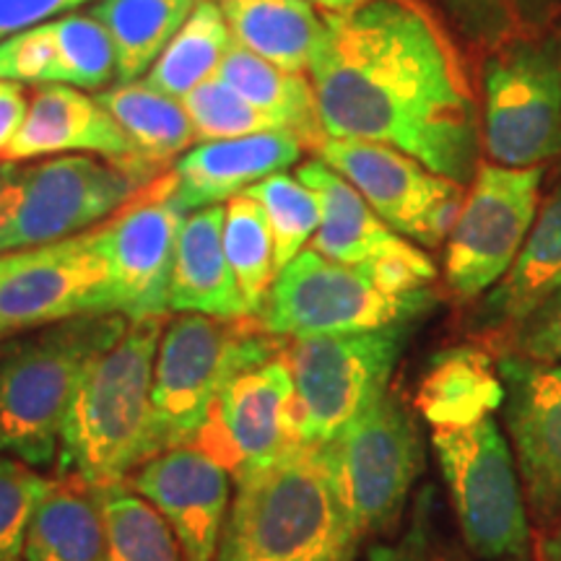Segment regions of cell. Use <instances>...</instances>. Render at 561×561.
<instances>
[{"instance_id": "24", "label": "cell", "mask_w": 561, "mask_h": 561, "mask_svg": "<svg viewBox=\"0 0 561 561\" xmlns=\"http://www.w3.org/2000/svg\"><path fill=\"white\" fill-rule=\"evenodd\" d=\"M24 561H107L102 491L73 473L50 481L26 530Z\"/></svg>"}, {"instance_id": "36", "label": "cell", "mask_w": 561, "mask_h": 561, "mask_svg": "<svg viewBox=\"0 0 561 561\" xmlns=\"http://www.w3.org/2000/svg\"><path fill=\"white\" fill-rule=\"evenodd\" d=\"M47 486L30 462L0 455V561L24 559L26 530Z\"/></svg>"}, {"instance_id": "7", "label": "cell", "mask_w": 561, "mask_h": 561, "mask_svg": "<svg viewBox=\"0 0 561 561\" xmlns=\"http://www.w3.org/2000/svg\"><path fill=\"white\" fill-rule=\"evenodd\" d=\"M413 322L377 331L294 339L286 351L297 392L301 445H331L388 392Z\"/></svg>"}, {"instance_id": "4", "label": "cell", "mask_w": 561, "mask_h": 561, "mask_svg": "<svg viewBox=\"0 0 561 561\" xmlns=\"http://www.w3.org/2000/svg\"><path fill=\"white\" fill-rule=\"evenodd\" d=\"M128 325L121 312L79 314L0 351V455L32 468L58 458L62 421L83 371Z\"/></svg>"}, {"instance_id": "45", "label": "cell", "mask_w": 561, "mask_h": 561, "mask_svg": "<svg viewBox=\"0 0 561 561\" xmlns=\"http://www.w3.org/2000/svg\"><path fill=\"white\" fill-rule=\"evenodd\" d=\"M13 261H16V252H5V255H0V278L11 271Z\"/></svg>"}, {"instance_id": "3", "label": "cell", "mask_w": 561, "mask_h": 561, "mask_svg": "<svg viewBox=\"0 0 561 561\" xmlns=\"http://www.w3.org/2000/svg\"><path fill=\"white\" fill-rule=\"evenodd\" d=\"M359 541L325 447L294 445L237 479L214 561H354Z\"/></svg>"}, {"instance_id": "23", "label": "cell", "mask_w": 561, "mask_h": 561, "mask_svg": "<svg viewBox=\"0 0 561 561\" xmlns=\"http://www.w3.org/2000/svg\"><path fill=\"white\" fill-rule=\"evenodd\" d=\"M507 388L486 351L455 346L437 354L421 377L416 409L432 430H462L494 416Z\"/></svg>"}, {"instance_id": "5", "label": "cell", "mask_w": 561, "mask_h": 561, "mask_svg": "<svg viewBox=\"0 0 561 561\" xmlns=\"http://www.w3.org/2000/svg\"><path fill=\"white\" fill-rule=\"evenodd\" d=\"M284 354V339L263 320L180 314L164 328L153 367V413L161 447L193 445L221 390L244 371Z\"/></svg>"}, {"instance_id": "31", "label": "cell", "mask_w": 561, "mask_h": 561, "mask_svg": "<svg viewBox=\"0 0 561 561\" xmlns=\"http://www.w3.org/2000/svg\"><path fill=\"white\" fill-rule=\"evenodd\" d=\"M224 252L234 273L244 307L261 318L273 280H276V244L265 210L248 193L227 201L224 219Z\"/></svg>"}, {"instance_id": "25", "label": "cell", "mask_w": 561, "mask_h": 561, "mask_svg": "<svg viewBox=\"0 0 561 561\" xmlns=\"http://www.w3.org/2000/svg\"><path fill=\"white\" fill-rule=\"evenodd\" d=\"M561 284V185L538 208L528 240L507 276L483 299L479 325L504 333Z\"/></svg>"}, {"instance_id": "19", "label": "cell", "mask_w": 561, "mask_h": 561, "mask_svg": "<svg viewBox=\"0 0 561 561\" xmlns=\"http://www.w3.org/2000/svg\"><path fill=\"white\" fill-rule=\"evenodd\" d=\"M60 153H100L107 161H115L140 185H149L164 174L138 159L128 133L96 102V96L83 94L68 83H42L34 89L30 112L16 138L0 153V164Z\"/></svg>"}, {"instance_id": "21", "label": "cell", "mask_w": 561, "mask_h": 561, "mask_svg": "<svg viewBox=\"0 0 561 561\" xmlns=\"http://www.w3.org/2000/svg\"><path fill=\"white\" fill-rule=\"evenodd\" d=\"M301 157L299 138L289 130L257 133L248 138L208 140L174 161V198L187 214L221 206L276 172H286Z\"/></svg>"}, {"instance_id": "26", "label": "cell", "mask_w": 561, "mask_h": 561, "mask_svg": "<svg viewBox=\"0 0 561 561\" xmlns=\"http://www.w3.org/2000/svg\"><path fill=\"white\" fill-rule=\"evenodd\" d=\"M231 39L289 73H310L325 21L307 0H221Z\"/></svg>"}, {"instance_id": "32", "label": "cell", "mask_w": 561, "mask_h": 561, "mask_svg": "<svg viewBox=\"0 0 561 561\" xmlns=\"http://www.w3.org/2000/svg\"><path fill=\"white\" fill-rule=\"evenodd\" d=\"M107 561H185L164 515L125 486L102 491Z\"/></svg>"}, {"instance_id": "20", "label": "cell", "mask_w": 561, "mask_h": 561, "mask_svg": "<svg viewBox=\"0 0 561 561\" xmlns=\"http://www.w3.org/2000/svg\"><path fill=\"white\" fill-rule=\"evenodd\" d=\"M133 486L172 525L185 561H214L231 507V473L195 445L170 447L138 468Z\"/></svg>"}, {"instance_id": "10", "label": "cell", "mask_w": 561, "mask_h": 561, "mask_svg": "<svg viewBox=\"0 0 561 561\" xmlns=\"http://www.w3.org/2000/svg\"><path fill=\"white\" fill-rule=\"evenodd\" d=\"M481 138L502 167H543L561 153V37H520L483 66Z\"/></svg>"}, {"instance_id": "6", "label": "cell", "mask_w": 561, "mask_h": 561, "mask_svg": "<svg viewBox=\"0 0 561 561\" xmlns=\"http://www.w3.org/2000/svg\"><path fill=\"white\" fill-rule=\"evenodd\" d=\"M140 187L115 161L91 157L0 164V255L79 237Z\"/></svg>"}, {"instance_id": "37", "label": "cell", "mask_w": 561, "mask_h": 561, "mask_svg": "<svg viewBox=\"0 0 561 561\" xmlns=\"http://www.w3.org/2000/svg\"><path fill=\"white\" fill-rule=\"evenodd\" d=\"M0 81L37 83V87L66 83L60 39L53 21L0 42Z\"/></svg>"}, {"instance_id": "44", "label": "cell", "mask_w": 561, "mask_h": 561, "mask_svg": "<svg viewBox=\"0 0 561 561\" xmlns=\"http://www.w3.org/2000/svg\"><path fill=\"white\" fill-rule=\"evenodd\" d=\"M310 5H318L325 13H346L351 9H359V5L369 3V0H307Z\"/></svg>"}, {"instance_id": "1", "label": "cell", "mask_w": 561, "mask_h": 561, "mask_svg": "<svg viewBox=\"0 0 561 561\" xmlns=\"http://www.w3.org/2000/svg\"><path fill=\"white\" fill-rule=\"evenodd\" d=\"M328 138L369 140L471 185L481 125L460 55L413 0H369L325 13L310 66Z\"/></svg>"}, {"instance_id": "11", "label": "cell", "mask_w": 561, "mask_h": 561, "mask_svg": "<svg viewBox=\"0 0 561 561\" xmlns=\"http://www.w3.org/2000/svg\"><path fill=\"white\" fill-rule=\"evenodd\" d=\"M335 486L359 536H377L401 520L413 483L424 471V442L416 419L385 392L331 445Z\"/></svg>"}, {"instance_id": "29", "label": "cell", "mask_w": 561, "mask_h": 561, "mask_svg": "<svg viewBox=\"0 0 561 561\" xmlns=\"http://www.w3.org/2000/svg\"><path fill=\"white\" fill-rule=\"evenodd\" d=\"M96 102L121 123L136 146L140 161L161 172L195 140V130L182 100L151 89L149 83H121L102 94Z\"/></svg>"}, {"instance_id": "16", "label": "cell", "mask_w": 561, "mask_h": 561, "mask_svg": "<svg viewBox=\"0 0 561 561\" xmlns=\"http://www.w3.org/2000/svg\"><path fill=\"white\" fill-rule=\"evenodd\" d=\"M297 180L318 195L322 210L310 250L328 261L367 268L385 289L396 294L430 289L437 276L434 263L405 237L392 231L333 167L312 159L299 164Z\"/></svg>"}, {"instance_id": "41", "label": "cell", "mask_w": 561, "mask_h": 561, "mask_svg": "<svg viewBox=\"0 0 561 561\" xmlns=\"http://www.w3.org/2000/svg\"><path fill=\"white\" fill-rule=\"evenodd\" d=\"M26 112H30V96H26L24 83L0 81V153L16 138L26 121Z\"/></svg>"}, {"instance_id": "42", "label": "cell", "mask_w": 561, "mask_h": 561, "mask_svg": "<svg viewBox=\"0 0 561 561\" xmlns=\"http://www.w3.org/2000/svg\"><path fill=\"white\" fill-rule=\"evenodd\" d=\"M453 11L473 30H489L504 16L510 0H447Z\"/></svg>"}, {"instance_id": "38", "label": "cell", "mask_w": 561, "mask_h": 561, "mask_svg": "<svg viewBox=\"0 0 561 561\" xmlns=\"http://www.w3.org/2000/svg\"><path fill=\"white\" fill-rule=\"evenodd\" d=\"M502 335L512 356L561 364V284Z\"/></svg>"}, {"instance_id": "15", "label": "cell", "mask_w": 561, "mask_h": 561, "mask_svg": "<svg viewBox=\"0 0 561 561\" xmlns=\"http://www.w3.org/2000/svg\"><path fill=\"white\" fill-rule=\"evenodd\" d=\"M104 312H112L110 273L96 229L16 252L0 278V339Z\"/></svg>"}, {"instance_id": "30", "label": "cell", "mask_w": 561, "mask_h": 561, "mask_svg": "<svg viewBox=\"0 0 561 561\" xmlns=\"http://www.w3.org/2000/svg\"><path fill=\"white\" fill-rule=\"evenodd\" d=\"M231 42L234 39L221 5L214 0H198L182 30L151 66L146 83L174 100H185L191 91L219 73Z\"/></svg>"}, {"instance_id": "13", "label": "cell", "mask_w": 561, "mask_h": 561, "mask_svg": "<svg viewBox=\"0 0 561 561\" xmlns=\"http://www.w3.org/2000/svg\"><path fill=\"white\" fill-rule=\"evenodd\" d=\"M174 191V172L159 174L96 229L107 261L112 312L128 320L164 318L170 312L174 255L187 219Z\"/></svg>"}, {"instance_id": "35", "label": "cell", "mask_w": 561, "mask_h": 561, "mask_svg": "<svg viewBox=\"0 0 561 561\" xmlns=\"http://www.w3.org/2000/svg\"><path fill=\"white\" fill-rule=\"evenodd\" d=\"M55 24L60 39L66 83L76 89H100L117 76L110 34L91 13H68Z\"/></svg>"}, {"instance_id": "43", "label": "cell", "mask_w": 561, "mask_h": 561, "mask_svg": "<svg viewBox=\"0 0 561 561\" xmlns=\"http://www.w3.org/2000/svg\"><path fill=\"white\" fill-rule=\"evenodd\" d=\"M538 561H561V517L546 528L541 549H538Z\"/></svg>"}, {"instance_id": "14", "label": "cell", "mask_w": 561, "mask_h": 561, "mask_svg": "<svg viewBox=\"0 0 561 561\" xmlns=\"http://www.w3.org/2000/svg\"><path fill=\"white\" fill-rule=\"evenodd\" d=\"M318 159L346 178L392 231L421 248L450 237L462 208V185L426 170L409 153L369 140L325 138Z\"/></svg>"}, {"instance_id": "22", "label": "cell", "mask_w": 561, "mask_h": 561, "mask_svg": "<svg viewBox=\"0 0 561 561\" xmlns=\"http://www.w3.org/2000/svg\"><path fill=\"white\" fill-rule=\"evenodd\" d=\"M227 206H208L187 214L174 255L170 310L237 320L252 318L224 252Z\"/></svg>"}, {"instance_id": "39", "label": "cell", "mask_w": 561, "mask_h": 561, "mask_svg": "<svg viewBox=\"0 0 561 561\" xmlns=\"http://www.w3.org/2000/svg\"><path fill=\"white\" fill-rule=\"evenodd\" d=\"M432 525V489L421 491L413 523L396 543H377L369 549L367 561H439Z\"/></svg>"}, {"instance_id": "18", "label": "cell", "mask_w": 561, "mask_h": 561, "mask_svg": "<svg viewBox=\"0 0 561 561\" xmlns=\"http://www.w3.org/2000/svg\"><path fill=\"white\" fill-rule=\"evenodd\" d=\"M504 424L530 520L549 528L561 517V364L504 354Z\"/></svg>"}, {"instance_id": "40", "label": "cell", "mask_w": 561, "mask_h": 561, "mask_svg": "<svg viewBox=\"0 0 561 561\" xmlns=\"http://www.w3.org/2000/svg\"><path fill=\"white\" fill-rule=\"evenodd\" d=\"M89 0H0V42L13 34L47 24L60 13H68Z\"/></svg>"}, {"instance_id": "34", "label": "cell", "mask_w": 561, "mask_h": 561, "mask_svg": "<svg viewBox=\"0 0 561 561\" xmlns=\"http://www.w3.org/2000/svg\"><path fill=\"white\" fill-rule=\"evenodd\" d=\"M182 104L191 115L195 138L203 140V144L286 130L276 117L244 100L240 91L227 87L219 76L191 91Z\"/></svg>"}, {"instance_id": "27", "label": "cell", "mask_w": 561, "mask_h": 561, "mask_svg": "<svg viewBox=\"0 0 561 561\" xmlns=\"http://www.w3.org/2000/svg\"><path fill=\"white\" fill-rule=\"evenodd\" d=\"M216 76L227 87L240 91L255 107L276 117L286 130L299 138L305 149L318 151L322 140L328 138L320 121L314 87L310 79H305V73H289L231 42Z\"/></svg>"}, {"instance_id": "17", "label": "cell", "mask_w": 561, "mask_h": 561, "mask_svg": "<svg viewBox=\"0 0 561 561\" xmlns=\"http://www.w3.org/2000/svg\"><path fill=\"white\" fill-rule=\"evenodd\" d=\"M240 479L284 458L297 437V392L284 356L244 371L221 390L193 442Z\"/></svg>"}, {"instance_id": "9", "label": "cell", "mask_w": 561, "mask_h": 561, "mask_svg": "<svg viewBox=\"0 0 561 561\" xmlns=\"http://www.w3.org/2000/svg\"><path fill=\"white\" fill-rule=\"evenodd\" d=\"M434 305L437 297L432 289L396 294L367 268L301 250L273 280L261 320L280 339H310L416 322Z\"/></svg>"}, {"instance_id": "33", "label": "cell", "mask_w": 561, "mask_h": 561, "mask_svg": "<svg viewBox=\"0 0 561 561\" xmlns=\"http://www.w3.org/2000/svg\"><path fill=\"white\" fill-rule=\"evenodd\" d=\"M244 193L265 210L276 244V273H280L318 234L322 221L318 195L286 172L271 174Z\"/></svg>"}, {"instance_id": "12", "label": "cell", "mask_w": 561, "mask_h": 561, "mask_svg": "<svg viewBox=\"0 0 561 561\" xmlns=\"http://www.w3.org/2000/svg\"><path fill=\"white\" fill-rule=\"evenodd\" d=\"M543 167L481 164L447 237L445 278L476 299L507 276L538 216Z\"/></svg>"}, {"instance_id": "8", "label": "cell", "mask_w": 561, "mask_h": 561, "mask_svg": "<svg viewBox=\"0 0 561 561\" xmlns=\"http://www.w3.org/2000/svg\"><path fill=\"white\" fill-rule=\"evenodd\" d=\"M462 541L483 561H530V512L515 455L494 416L432 430Z\"/></svg>"}, {"instance_id": "2", "label": "cell", "mask_w": 561, "mask_h": 561, "mask_svg": "<svg viewBox=\"0 0 561 561\" xmlns=\"http://www.w3.org/2000/svg\"><path fill=\"white\" fill-rule=\"evenodd\" d=\"M161 335L164 318L130 320L123 339L89 364L62 421V473L107 491L164 453L151 398Z\"/></svg>"}, {"instance_id": "28", "label": "cell", "mask_w": 561, "mask_h": 561, "mask_svg": "<svg viewBox=\"0 0 561 561\" xmlns=\"http://www.w3.org/2000/svg\"><path fill=\"white\" fill-rule=\"evenodd\" d=\"M195 5L198 0H100L91 16L110 34L117 79L133 83L151 70Z\"/></svg>"}]
</instances>
